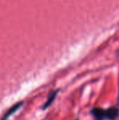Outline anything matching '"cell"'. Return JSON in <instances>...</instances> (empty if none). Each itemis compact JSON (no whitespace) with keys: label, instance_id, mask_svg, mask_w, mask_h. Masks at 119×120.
<instances>
[{"label":"cell","instance_id":"obj_2","mask_svg":"<svg viewBox=\"0 0 119 120\" xmlns=\"http://www.w3.org/2000/svg\"><path fill=\"white\" fill-rule=\"evenodd\" d=\"M22 105H23V102H22V101H20V102L15 104L14 105L11 106V107L10 108V109H8V110L7 111L6 113H5L4 115H3V117L1 119V120H7V119H8V118L10 117V116L12 115L14 113H16L19 109H21V107Z\"/></svg>","mask_w":119,"mask_h":120},{"label":"cell","instance_id":"obj_1","mask_svg":"<svg viewBox=\"0 0 119 120\" xmlns=\"http://www.w3.org/2000/svg\"><path fill=\"white\" fill-rule=\"evenodd\" d=\"M91 114L96 120H114L119 116V109L112 107L105 110L100 108H95L91 110Z\"/></svg>","mask_w":119,"mask_h":120},{"label":"cell","instance_id":"obj_3","mask_svg":"<svg viewBox=\"0 0 119 120\" xmlns=\"http://www.w3.org/2000/svg\"><path fill=\"white\" fill-rule=\"evenodd\" d=\"M57 92H58V90L55 91V92H51V95L48 96V98H47V100L46 103H45V105H43V109H46L47 108H48L50 105H51V104H52L53 101H55V99H56V94H57Z\"/></svg>","mask_w":119,"mask_h":120}]
</instances>
